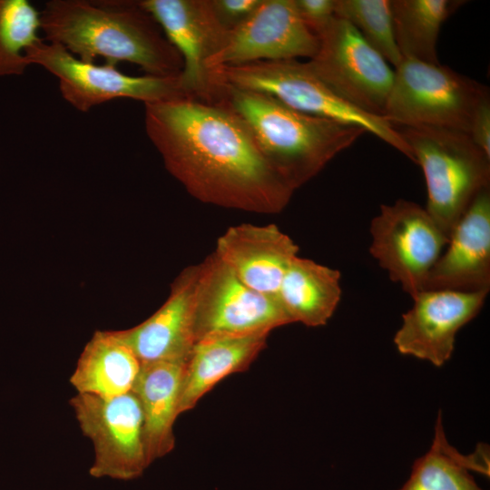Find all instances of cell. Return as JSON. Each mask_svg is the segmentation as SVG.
Masks as SVG:
<instances>
[{
    "label": "cell",
    "instance_id": "obj_1",
    "mask_svg": "<svg viewBox=\"0 0 490 490\" xmlns=\"http://www.w3.org/2000/svg\"><path fill=\"white\" fill-rule=\"evenodd\" d=\"M144 124L167 171L200 201L261 214L289 202L294 191L226 106L187 96L147 103Z\"/></svg>",
    "mask_w": 490,
    "mask_h": 490
},
{
    "label": "cell",
    "instance_id": "obj_2",
    "mask_svg": "<svg viewBox=\"0 0 490 490\" xmlns=\"http://www.w3.org/2000/svg\"><path fill=\"white\" fill-rule=\"evenodd\" d=\"M40 12L43 39L83 62H127L156 77L181 73V55L133 0H49Z\"/></svg>",
    "mask_w": 490,
    "mask_h": 490
},
{
    "label": "cell",
    "instance_id": "obj_3",
    "mask_svg": "<svg viewBox=\"0 0 490 490\" xmlns=\"http://www.w3.org/2000/svg\"><path fill=\"white\" fill-rule=\"evenodd\" d=\"M220 83L214 103L240 118L263 157L293 191L367 132L304 113L267 93Z\"/></svg>",
    "mask_w": 490,
    "mask_h": 490
},
{
    "label": "cell",
    "instance_id": "obj_4",
    "mask_svg": "<svg viewBox=\"0 0 490 490\" xmlns=\"http://www.w3.org/2000/svg\"><path fill=\"white\" fill-rule=\"evenodd\" d=\"M423 170L425 208L449 234L475 196L490 184V157L468 133L432 127L394 126Z\"/></svg>",
    "mask_w": 490,
    "mask_h": 490
},
{
    "label": "cell",
    "instance_id": "obj_5",
    "mask_svg": "<svg viewBox=\"0 0 490 490\" xmlns=\"http://www.w3.org/2000/svg\"><path fill=\"white\" fill-rule=\"evenodd\" d=\"M218 80L231 86L267 93L304 113L364 129L414 162L398 131L383 116L357 109L334 93L297 60L261 61L212 69Z\"/></svg>",
    "mask_w": 490,
    "mask_h": 490
},
{
    "label": "cell",
    "instance_id": "obj_6",
    "mask_svg": "<svg viewBox=\"0 0 490 490\" xmlns=\"http://www.w3.org/2000/svg\"><path fill=\"white\" fill-rule=\"evenodd\" d=\"M488 88L441 65L402 59L395 67L383 117L393 126L432 127L468 133Z\"/></svg>",
    "mask_w": 490,
    "mask_h": 490
},
{
    "label": "cell",
    "instance_id": "obj_7",
    "mask_svg": "<svg viewBox=\"0 0 490 490\" xmlns=\"http://www.w3.org/2000/svg\"><path fill=\"white\" fill-rule=\"evenodd\" d=\"M316 55L307 62L334 93L357 109L383 116L394 70L346 20L335 16L318 35Z\"/></svg>",
    "mask_w": 490,
    "mask_h": 490
},
{
    "label": "cell",
    "instance_id": "obj_8",
    "mask_svg": "<svg viewBox=\"0 0 490 490\" xmlns=\"http://www.w3.org/2000/svg\"><path fill=\"white\" fill-rule=\"evenodd\" d=\"M25 56L29 65L37 64L54 75L63 98L82 113L119 98L147 103L186 96L179 76L128 75L115 64L83 62L43 38L26 51Z\"/></svg>",
    "mask_w": 490,
    "mask_h": 490
},
{
    "label": "cell",
    "instance_id": "obj_9",
    "mask_svg": "<svg viewBox=\"0 0 490 490\" xmlns=\"http://www.w3.org/2000/svg\"><path fill=\"white\" fill-rule=\"evenodd\" d=\"M370 234V254L412 298L424 290L448 241L425 208L403 199L381 206Z\"/></svg>",
    "mask_w": 490,
    "mask_h": 490
},
{
    "label": "cell",
    "instance_id": "obj_10",
    "mask_svg": "<svg viewBox=\"0 0 490 490\" xmlns=\"http://www.w3.org/2000/svg\"><path fill=\"white\" fill-rule=\"evenodd\" d=\"M69 403L83 434L93 444L89 473L96 478L132 480L142 475L147 460L143 417L132 391L116 397L77 393Z\"/></svg>",
    "mask_w": 490,
    "mask_h": 490
},
{
    "label": "cell",
    "instance_id": "obj_11",
    "mask_svg": "<svg viewBox=\"0 0 490 490\" xmlns=\"http://www.w3.org/2000/svg\"><path fill=\"white\" fill-rule=\"evenodd\" d=\"M288 324L291 322L277 298L248 287L214 253L200 263L195 304L197 340L211 334L271 332Z\"/></svg>",
    "mask_w": 490,
    "mask_h": 490
},
{
    "label": "cell",
    "instance_id": "obj_12",
    "mask_svg": "<svg viewBox=\"0 0 490 490\" xmlns=\"http://www.w3.org/2000/svg\"><path fill=\"white\" fill-rule=\"evenodd\" d=\"M137 6L161 27L183 63L179 75L187 97L215 102L220 82L207 67L229 33L217 19L211 0H138Z\"/></svg>",
    "mask_w": 490,
    "mask_h": 490
},
{
    "label": "cell",
    "instance_id": "obj_13",
    "mask_svg": "<svg viewBox=\"0 0 490 490\" xmlns=\"http://www.w3.org/2000/svg\"><path fill=\"white\" fill-rule=\"evenodd\" d=\"M318 46V37L301 20L295 0H261L246 21L229 31L207 67L212 71L261 61L310 60Z\"/></svg>",
    "mask_w": 490,
    "mask_h": 490
},
{
    "label": "cell",
    "instance_id": "obj_14",
    "mask_svg": "<svg viewBox=\"0 0 490 490\" xmlns=\"http://www.w3.org/2000/svg\"><path fill=\"white\" fill-rule=\"evenodd\" d=\"M488 291L425 289L415 295L394 337L399 353L442 367L454 351L457 332L483 308Z\"/></svg>",
    "mask_w": 490,
    "mask_h": 490
},
{
    "label": "cell",
    "instance_id": "obj_15",
    "mask_svg": "<svg viewBox=\"0 0 490 490\" xmlns=\"http://www.w3.org/2000/svg\"><path fill=\"white\" fill-rule=\"evenodd\" d=\"M200 264L184 269L173 281L165 302L139 325L116 330L141 363L186 362L197 341L196 290Z\"/></svg>",
    "mask_w": 490,
    "mask_h": 490
},
{
    "label": "cell",
    "instance_id": "obj_16",
    "mask_svg": "<svg viewBox=\"0 0 490 490\" xmlns=\"http://www.w3.org/2000/svg\"><path fill=\"white\" fill-rule=\"evenodd\" d=\"M490 188L480 191L452 229L425 289L489 291Z\"/></svg>",
    "mask_w": 490,
    "mask_h": 490
},
{
    "label": "cell",
    "instance_id": "obj_17",
    "mask_svg": "<svg viewBox=\"0 0 490 490\" xmlns=\"http://www.w3.org/2000/svg\"><path fill=\"white\" fill-rule=\"evenodd\" d=\"M213 253L248 287L276 298L299 246L275 224L242 223L219 237Z\"/></svg>",
    "mask_w": 490,
    "mask_h": 490
},
{
    "label": "cell",
    "instance_id": "obj_18",
    "mask_svg": "<svg viewBox=\"0 0 490 490\" xmlns=\"http://www.w3.org/2000/svg\"><path fill=\"white\" fill-rule=\"evenodd\" d=\"M270 334H211L197 340L185 363L178 415L195 407L228 376L247 370L265 348Z\"/></svg>",
    "mask_w": 490,
    "mask_h": 490
},
{
    "label": "cell",
    "instance_id": "obj_19",
    "mask_svg": "<svg viewBox=\"0 0 490 490\" xmlns=\"http://www.w3.org/2000/svg\"><path fill=\"white\" fill-rule=\"evenodd\" d=\"M185 363H142L132 387L142 412L149 465L174 448L173 426L179 416L178 405Z\"/></svg>",
    "mask_w": 490,
    "mask_h": 490
},
{
    "label": "cell",
    "instance_id": "obj_20",
    "mask_svg": "<svg viewBox=\"0 0 490 490\" xmlns=\"http://www.w3.org/2000/svg\"><path fill=\"white\" fill-rule=\"evenodd\" d=\"M141 366L116 330H98L83 348L70 383L80 394L116 397L132 390Z\"/></svg>",
    "mask_w": 490,
    "mask_h": 490
},
{
    "label": "cell",
    "instance_id": "obj_21",
    "mask_svg": "<svg viewBox=\"0 0 490 490\" xmlns=\"http://www.w3.org/2000/svg\"><path fill=\"white\" fill-rule=\"evenodd\" d=\"M338 270L297 256L288 268L276 298L291 323L321 327L341 298Z\"/></svg>",
    "mask_w": 490,
    "mask_h": 490
},
{
    "label": "cell",
    "instance_id": "obj_22",
    "mask_svg": "<svg viewBox=\"0 0 490 490\" xmlns=\"http://www.w3.org/2000/svg\"><path fill=\"white\" fill-rule=\"evenodd\" d=\"M485 452L463 456L447 441L442 414L438 413L435 436L429 450L418 457L412 472L400 490H483L469 470L489 474Z\"/></svg>",
    "mask_w": 490,
    "mask_h": 490
},
{
    "label": "cell",
    "instance_id": "obj_23",
    "mask_svg": "<svg viewBox=\"0 0 490 490\" xmlns=\"http://www.w3.org/2000/svg\"><path fill=\"white\" fill-rule=\"evenodd\" d=\"M466 2L391 0L396 43L403 59L439 64L437 40L445 21Z\"/></svg>",
    "mask_w": 490,
    "mask_h": 490
},
{
    "label": "cell",
    "instance_id": "obj_24",
    "mask_svg": "<svg viewBox=\"0 0 490 490\" xmlns=\"http://www.w3.org/2000/svg\"><path fill=\"white\" fill-rule=\"evenodd\" d=\"M40 30L41 12L28 0H0V76L24 74Z\"/></svg>",
    "mask_w": 490,
    "mask_h": 490
},
{
    "label": "cell",
    "instance_id": "obj_25",
    "mask_svg": "<svg viewBox=\"0 0 490 490\" xmlns=\"http://www.w3.org/2000/svg\"><path fill=\"white\" fill-rule=\"evenodd\" d=\"M335 14L348 22L388 64L397 67L401 63L391 0H336Z\"/></svg>",
    "mask_w": 490,
    "mask_h": 490
},
{
    "label": "cell",
    "instance_id": "obj_26",
    "mask_svg": "<svg viewBox=\"0 0 490 490\" xmlns=\"http://www.w3.org/2000/svg\"><path fill=\"white\" fill-rule=\"evenodd\" d=\"M304 24L317 36L336 16V0H295Z\"/></svg>",
    "mask_w": 490,
    "mask_h": 490
},
{
    "label": "cell",
    "instance_id": "obj_27",
    "mask_svg": "<svg viewBox=\"0 0 490 490\" xmlns=\"http://www.w3.org/2000/svg\"><path fill=\"white\" fill-rule=\"evenodd\" d=\"M260 2L261 0H211V5L220 24L227 31H231L246 21Z\"/></svg>",
    "mask_w": 490,
    "mask_h": 490
},
{
    "label": "cell",
    "instance_id": "obj_28",
    "mask_svg": "<svg viewBox=\"0 0 490 490\" xmlns=\"http://www.w3.org/2000/svg\"><path fill=\"white\" fill-rule=\"evenodd\" d=\"M468 134L475 144L490 157V97L475 110Z\"/></svg>",
    "mask_w": 490,
    "mask_h": 490
}]
</instances>
